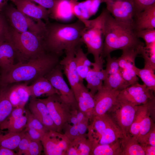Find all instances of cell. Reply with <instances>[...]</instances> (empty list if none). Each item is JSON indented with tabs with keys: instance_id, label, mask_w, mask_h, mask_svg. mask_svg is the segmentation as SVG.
Instances as JSON below:
<instances>
[{
	"instance_id": "45",
	"label": "cell",
	"mask_w": 155,
	"mask_h": 155,
	"mask_svg": "<svg viewBox=\"0 0 155 155\" xmlns=\"http://www.w3.org/2000/svg\"><path fill=\"white\" fill-rule=\"evenodd\" d=\"M136 8L137 13L155 3V0H133Z\"/></svg>"
},
{
	"instance_id": "13",
	"label": "cell",
	"mask_w": 155,
	"mask_h": 155,
	"mask_svg": "<svg viewBox=\"0 0 155 155\" xmlns=\"http://www.w3.org/2000/svg\"><path fill=\"white\" fill-rule=\"evenodd\" d=\"M120 91L102 85L94 96L95 102L94 116L107 113L118 103L117 97Z\"/></svg>"
},
{
	"instance_id": "21",
	"label": "cell",
	"mask_w": 155,
	"mask_h": 155,
	"mask_svg": "<svg viewBox=\"0 0 155 155\" xmlns=\"http://www.w3.org/2000/svg\"><path fill=\"white\" fill-rule=\"evenodd\" d=\"M6 86L8 98L13 108L24 107L30 97L28 85L22 84Z\"/></svg>"
},
{
	"instance_id": "27",
	"label": "cell",
	"mask_w": 155,
	"mask_h": 155,
	"mask_svg": "<svg viewBox=\"0 0 155 155\" xmlns=\"http://www.w3.org/2000/svg\"><path fill=\"white\" fill-rule=\"evenodd\" d=\"M155 99L154 98L145 104L138 106L129 130V134L137 139L140 125L143 119L150 112L155 110Z\"/></svg>"
},
{
	"instance_id": "41",
	"label": "cell",
	"mask_w": 155,
	"mask_h": 155,
	"mask_svg": "<svg viewBox=\"0 0 155 155\" xmlns=\"http://www.w3.org/2000/svg\"><path fill=\"white\" fill-rule=\"evenodd\" d=\"M9 25L4 16L0 13V43L8 41Z\"/></svg>"
},
{
	"instance_id": "47",
	"label": "cell",
	"mask_w": 155,
	"mask_h": 155,
	"mask_svg": "<svg viewBox=\"0 0 155 155\" xmlns=\"http://www.w3.org/2000/svg\"><path fill=\"white\" fill-rule=\"evenodd\" d=\"M147 144L155 147V126H154L145 138L141 145Z\"/></svg>"
},
{
	"instance_id": "36",
	"label": "cell",
	"mask_w": 155,
	"mask_h": 155,
	"mask_svg": "<svg viewBox=\"0 0 155 155\" xmlns=\"http://www.w3.org/2000/svg\"><path fill=\"white\" fill-rule=\"evenodd\" d=\"M140 54L144 60L145 65L155 69V42L143 47Z\"/></svg>"
},
{
	"instance_id": "9",
	"label": "cell",
	"mask_w": 155,
	"mask_h": 155,
	"mask_svg": "<svg viewBox=\"0 0 155 155\" xmlns=\"http://www.w3.org/2000/svg\"><path fill=\"white\" fill-rule=\"evenodd\" d=\"M138 106L118 101L107 113L121 129L123 135L129 134Z\"/></svg>"
},
{
	"instance_id": "29",
	"label": "cell",
	"mask_w": 155,
	"mask_h": 155,
	"mask_svg": "<svg viewBox=\"0 0 155 155\" xmlns=\"http://www.w3.org/2000/svg\"><path fill=\"white\" fill-rule=\"evenodd\" d=\"M75 60L80 79L81 81L83 82L93 63L88 59L81 46H78L75 51Z\"/></svg>"
},
{
	"instance_id": "34",
	"label": "cell",
	"mask_w": 155,
	"mask_h": 155,
	"mask_svg": "<svg viewBox=\"0 0 155 155\" xmlns=\"http://www.w3.org/2000/svg\"><path fill=\"white\" fill-rule=\"evenodd\" d=\"M13 108L7 97L6 86H0V123L9 116Z\"/></svg>"
},
{
	"instance_id": "42",
	"label": "cell",
	"mask_w": 155,
	"mask_h": 155,
	"mask_svg": "<svg viewBox=\"0 0 155 155\" xmlns=\"http://www.w3.org/2000/svg\"><path fill=\"white\" fill-rule=\"evenodd\" d=\"M38 3L50 12V16L55 11L57 7L61 0H31Z\"/></svg>"
},
{
	"instance_id": "26",
	"label": "cell",
	"mask_w": 155,
	"mask_h": 155,
	"mask_svg": "<svg viewBox=\"0 0 155 155\" xmlns=\"http://www.w3.org/2000/svg\"><path fill=\"white\" fill-rule=\"evenodd\" d=\"M17 57L16 50L9 41L0 43V71H5L14 64Z\"/></svg>"
},
{
	"instance_id": "3",
	"label": "cell",
	"mask_w": 155,
	"mask_h": 155,
	"mask_svg": "<svg viewBox=\"0 0 155 155\" xmlns=\"http://www.w3.org/2000/svg\"><path fill=\"white\" fill-rule=\"evenodd\" d=\"M104 31L103 46L101 56L102 59L110 55L114 51L127 49L141 51L145 46L144 43L137 36L132 25L116 20L107 10L104 19Z\"/></svg>"
},
{
	"instance_id": "38",
	"label": "cell",
	"mask_w": 155,
	"mask_h": 155,
	"mask_svg": "<svg viewBox=\"0 0 155 155\" xmlns=\"http://www.w3.org/2000/svg\"><path fill=\"white\" fill-rule=\"evenodd\" d=\"M25 111L24 107L13 108L9 116L0 123V130L6 129L7 127L16 119L24 115Z\"/></svg>"
},
{
	"instance_id": "17",
	"label": "cell",
	"mask_w": 155,
	"mask_h": 155,
	"mask_svg": "<svg viewBox=\"0 0 155 155\" xmlns=\"http://www.w3.org/2000/svg\"><path fill=\"white\" fill-rule=\"evenodd\" d=\"M22 13L31 18L38 20H44L49 22L50 12L40 5H36L31 0H9Z\"/></svg>"
},
{
	"instance_id": "16",
	"label": "cell",
	"mask_w": 155,
	"mask_h": 155,
	"mask_svg": "<svg viewBox=\"0 0 155 155\" xmlns=\"http://www.w3.org/2000/svg\"><path fill=\"white\" fill-rule=\"evenodd\" d=\"M65 53V56L60 60L59 64L75 97L83 82L80 80L77 71L75 60V51H68Z\"/></svg>"
},
{
	"instance_id": "40",
	"label": "cell",
	"mask_w": 155,
	"mask_h": 155,
	"mask_svg": "<svg viewBox=\"0 0 155 155\" xmlns=\"http://www.w3.org/2000/svg\"><path fill=\"white\" fill-rule=\"evenodd\" d=\"M138 38H142L145 41L146 45L148 46L155 42V29H146L135 31Z\"/></svg>"
},
{
	"instance_id": "7",
	"label": "cell",
	"mask_w": 155,
	"mask_h": 155,
	"mask_svg": "<svg viewBox=\"0 0 155 155\" xmlns=\"http://www.w3.org/2000/svg\"><path fill=\"white\" fill-rule=\"evenodd\" d=\"M39 99L46 105L57 131L61 132L69 120L72 110L71 108L57 94Z\"/></svg>"
},
{
	"instance_id": "49",
	"label": "cell",
	"mask_w": 155,
	"mask_h": 155,
	"mask_svg": "<svg viewBox=\"0 0 155 155\" xmlns=\"http://www.w3.org/2000/svg\"><path fill=\"white\" fill-rule=\"evenodd\" d=\"M18 155L13 150L8 148L0 147V155Z\"/></svg>"
},
{
	"instance_id": "43",
	"label": "cell",
	"mask_w": 155,
	"mask_h": 155,
	"mask_svg": "<svg viewBox=\"0 0 155 155\" xmlns=\"http://www.w3.org/2000/svg\"><path fill=\"white\" fill-rule=\"evenodd\" d=\"M43 150L40 141L31 140L25 155H40Z\"/></svg>"
},
{
	"instance_id": "20",
	"label": "cell",
	"mask_w": 155,
	"mask_h": 155,
	"mask_svg": "<svg viewBox=\"0 0 155 155\" xmlns=\"http://www.w3.org/2000/svg\"><path fill=\"white\" fill-rule=\"evenodd\" d=\"M28 107L31 113L48 130L57 131L46 105L39 99L31 98Z\"/></svg>"
},
{
	"instance_id": "12",
	"label": "cell",
	"mask_w": 155,
	"mask_h": 155,
	"mask_svg": "<svg viewBox=\"0 0 155 155\" xmlns=\"http://www.w3.org/2000/svg\"><path fill=\"white\" fill-rule=\"evenodd\" d=\"M46 155H66L70 141L64 134L49 130L41 140Z\"/></svg>"
},
{
	"instance_id": "33",
	"label": "cell",
	"mask_w": 155,
	"mask_h": 155,
	"mask_svg": "<svg viewBox=\"0 0 155 155\" xmlns=\"http://www.w3.org/2000/svg\"><path fill=\"white\" fill-rule=\"evenodd\" d=\"M135 70L137 76L141 79L144 84L148 88L154 92L155 69L148 65H144V68L142 69H139L135 67Z\"/></svg>"
},
{
	"instance_id": "23",
	"label": "cell",
	"mask_w": 155,
	"mask_h": 155,
	"mask_svg": "<svg viewBox=\"0 0 155 155\" xmlns=\"http://www.w3.org/2000/svg\"><path fill=\"white\" fill-rule=\"evenodd\" d=\"M79 110L85 113L90 121L94 115L95 102L94 96L82 83L79 91L75 96Z\"/></svg>"
},
{
	"instance_id": "46",
	"label": "cell",
	"mask_w": 155,
	"mask_h": 155,
	"mask_svg": "<svg viewBox=\"0 0 155 155\" xmlns=\"http://www.w3.org/2000/svg\"><path fill=\"white\" fill-rule=\"evenodd\" d=\"M25 131L33 141H40L45 133L32 128L25 129Z\"/></svg>"
},
{
	"instance_id": "31",
	"label": "cell",
	"mask_w": 155,
	"mask_h": 155,
	"mask_svg": "<svg viewBox=\"0 0 155 155\" xmlns=\"http://www.w3.org/2000/svg\"><path fill=\"white\" fill-rule=\"evenodd\" d=\"M123 133L113 119L101 136L98 144H108L121 138Z\"/></svg>"
},
{
	"instance_id": "22",
	"label": "cell",
	"mask_w": 155,
	"mask_h": 155,
	"mask_svg": "<svg viewBox=\"0 0 155 155\" xmlns=\"http://www.w3.org/2000/svg\"><path fill=\"white\" fill-rule=\"evenodd\" d=\"M132 25L135 30L154 29L155 28V3L137 13Z\"/></svg>"
},
{
	"instance_id": "1",
	"label": "cell",
	"mask_w": 155,
	"mask_h": 155,
	"mask_svg": "<svg viewBox=\"0 0 155 155\" xmlns=\"http://www.w3.org/2000/svg\"><path fill=\"white\" fill-rule=\"evenodd\" d=\"M59 57L45 52L26 62L19 61L8 69L0 71V86L21 82L33 81L44 76L58 64Z\"/></svg>"
},
{
	"instance_id": "11",
	"label": "cell",
	"mask_w": 155,
	"mask_h": 155,
	"mask_svg": "<svg viewBox=\"0 0 155 155\" xmlns=\"http://www.w3.org/2000/svg\"><path fill=\"white\" fill-rule=\"evenodd\" d=\"M154 91L138 82L120 91L117 97L120 102L137 106L144 104L155 98Z\"/></svg>"
},
{
	"instance_id": "19",
	"label": "cell",
	"mask_w": 155,
	"mask_h": 155,
	"mask_svg": "<svg viewBox=\"0 0 155 155\" xmlns=\"http://www.w3.org/2000/svg\"><path fill=\"white\" fill-rule=\"evenodd\" d=\"M112 120L107 113L93 116L89 125L87 135L94 146L98 144L101 136Z\"/></svg>"
},
{
	"instance_id": "10",
	"label": "cell",
	"mask_w": 155,
	"mask_h": 155,
	"mask_svg": "<svg viewBox=\"0 0 155 155\" xmlns=\"http://www.w3.org/2000/svg\"><path fill=\"white\" fill-rule=\"evenodd\" d=\"M105 3L106 9L116 20L132 25L137 13L133 0H102Z\"/></svg>"
},
{
	"instance_id": "48",
	"label": "cell",
	"mask_w": 155,
	"mask_h": 155,
	"mask_svg": "<svg viewBox=\"0 0 155 155\" xmlns=\"http://www.w3.org/2000/svg\"><path fill=\"white\" fill-rule=\"evenodd\" d=\"M145 152V155H155V147L144 144L141 145Z\"/></svg>"
},
{
	"instance_id": "24",
	"label": "cell",
	"mask_w": 155,
	"mask_h": 155,
	"mask_svg": "<svg viewBox=\"0 0 155 155\" xmlns=\"http://www.w3.org/2000/svg\"><path fill=\"white\" fill-rule=\"evenodd\" d=\"M28 87L32 98L47 97L55 94L59 95L57 90L44 76L36 79L31 84L28 85Z\"/></svg>"
},
{
	"instance_id": "35",
	"label": "cell",
	"mask_w": 155,
	"mask_h": 155,
	"mask_svg": "<svg viewBox=\"0 0 155 155\" xmlns=\"http://www.w3.org/2000/svg\"><path fill=\"white\" fill-rule=\"evenodd\" d=\"M154 112L155 110L150 112L143 119L140 125L137 140L141 145L142 144L147 135L155 126L152 117V115H154Z\"/></svg>"
},
{
	"instance_id": "32",
	"label": "cell",
	"mask_w": 155,
	"mask_h": 155,
	"mask_svg": "<svg viewBox=\"0 0 155 155\" xmlns=\"http://www.w3.org/2000/svg\"><path fill=\"white\" fill-rule=\"evenodd\" d=\"M121 139L108 144H97L92 155H121Z\"/></svg>"
},
{
	"instance_id": "28",
	"label": "cell",
	"mask_w": 155,
	"mask_h": 155,
	"mask_svg": "<svg viewBox=\"0 0 155 155\" xmlns=\"http://www.w3.org/2000/svg\"><path fill=\"white\" fill-rule=\"evenodd\" d=\"M121 155H145L142 145L137 138L129 134L121 139Z\"/></svg>"
},
{
	"instance_id": "14",
	"label": "cell",
	"mask_w": 155,
	"mask_h": 155,
	"mask_svg": "<svg viewBox=\"0 0 155 155\" xmlns=\"http://www.w3.org/2000/svg\"><path fill=\"white\" fill-rule=\"evenodd\" d=\"M141 51L136 49L123 50L122 55L117 59L122 77L130 86L138 82V78L135 70V62Z\"/></svg>"
},
{
	"instance_id": "50",
	"label": "cell",
	"mask_w": 155,
	"mask_h": 155,
	"mask_svg": "<svg viewBox=\"0 0 155 155\" xmlns=\"http://www.w3.org/2000/svg\"><path fill=\"white\" fill-rule=\"evenodd\" d=\"M8 0H0V13L3 7L7 4V1Z\"/></svg>"
},
{
	"instance_id": "4",
	"label": "cell",
	"mask_w": 155,
	"mask_h": 155,
	"mask_svg": "<svg viewBox=\"0 0 155 155\" xmlns=\"http://www.w3.org/2000/svg\"><path fill=\"white\" fill-rule=\"evenodd\" d=\"M43 36L29 32H18L9 26L8 41L14 47L19 61H28L46 52Z\"/></svg>"
},
{
	"instance_id": "30",
	"label": "cell",
	"mask_w": 155,
	"mask_h": 155,
	"mask_svg": "<svg viewBox=\"0 0 155 155\" xmlns=\"http://www.w3.org/2000/svg\"><path fill=\"white\" fill-rule=\"evenodd\" d=\"M24 130L20 132H9L3 133L0 130V147L8 148L12 150L17 149L18 144L24 135Z\"/></svg>"
},
{
	"instance_id": "18",
	"label": "cell",
	"mask_w": 155,
	"mask_h": 155,
	"mask_svg": "<svg viewBox=\"0 0 155 155\" xmlns=\"http://www.w3.org/2000/svg\"><path fill=\"white\" fill-rule=\"evenodd\" d=\"M104 61L103 59L98 62L93 63L85 78L87 82L86 87L93 96L102 87L105 78Z\"/></svg>"
},
{
	"instance_id": "44",
	"label": "cell",
	"mask_w": 155,
	"mask_h": 155,
	"mask_svg": "<svg viewBox=\"0 0 155 155\" xmlns=\"http://www.w3.org/2000/svg\"><path fill=\"white\" fill-rule=\"evenodd\" d=\"M32 140L28 133L26 132L20 141L18 146V155L24 154L28 150Z\"/></svg>"
},
{
	"instance_id": "5",
	"label": "cell",
	"mask_w": 155,
	"mask_h": 155,
	"mask_svg": "<svg viewBox=\"0 0 155 155\" xmlns=\"http://www.w3.org/2000/svg\"><path fill=\"white\" fill-rule=\"evenodd\" d=\"M107 11L104 9L100 14L96 18L88 20L81 34V40L87 48V55L92 54L94 62L103 59L101 57L104 40V23Z\"/></svg>"
},
{
	"instance_id": "6",
	"label": "cell",
	"mask_w": 155,
	"mask_h": 155,
	"mask_svg": "<svg viewBox=\"0 0 155 155\" xmlns=\"http://www.w3.org/2000/svg\"><path fill=\"white\" fill-rule=\"evenodd\" d=\"M1 12L5 17L9 26L17 31L29 32L43 35L46 24L42 20H38L36 22L12 5L8 4Z\"/></svg>"
},
{
	"instance_id": "25",
	"label": "cell",
	"mask_w": 155,
	"mask_h": 155,
	"mask_svg": "<svg viewBox=\"0 0 155 155\" xmlns=\"http://www.w3.org/2000/svg\"><path fill=\"white\" fill-rule=\"evenodd\" d=\"M93 143L85 136L77 137L70 141L66 155H92Z\"/></svg>"
},
{
	"instance_id": "2",
	"label": "cell",
	"mask_w": 155,
	"mask_h": 155,
	"mask_svg": "<svg viewBox=\"0 0 155 155\" xmlns=\"http://www.w3.org/2000/svg\"><path fill=\"white\" fill-rule=\"evenodd\" d=\"M43 39L44 49L59 57L65 52L75 51L83 43L81 34L85 26L78 20L70 24L45 23Z\"/></svg>"
},
{
	"instance_id": "15",
	"label": "cell",
	"mask_w": 155,
	"mask_h": 155,
	"mask_svg": "<svg viewBox=\"0 0 155 155\" xmlns=\"http://www.w3.org/2000/svg\"><path fill=\"white\" fill-rule=\"evenodd\" d=\"M105 77L103 86L112 89L121 90L130 86L123 79L117 59L110 55L106 57Z\"/></svg>"
},
{
	"instance_id": "39",
	"label": "cell",
	"mask_w": 155,
	"mask_h": 155,
	"mask_svg": "<svg viewBox=\"0 0 155 155\" xmlns=\"http://www.w3.org/2000/svg\"><path fill=\"white\" fill-rule=\"evenodd\" d=\"M27 121L26 115H23L16 119L6 128L9 132H20L25 128Z\"/></svg>"
},
{
	"instance_id": "37",
	"label": "cell",
	"mask_w": 155,
	"mask_h": 155,
	"mask_svg": "<svg viewBox=\"0 0 155 155\" xmlns=\"http://www.w3.org/2000/svg\"><path fill=\"white\" fill-rule=\"evenodd\" d=\"M25 114L27 118L25 129L32 128L44 133L49 130L31 113L30 111L26 110Z\"/></svg>"
},
{
	"instance_id": "8",
	"label": "cell",
	"mask_w": 155,
	"mask_h": 155,
	"mask_svg": "<svg viewBox=\"0 0 155 155\" xmlns=\"http://www.w3.org/2000/svg\"><path fill=\"white\" fill-rule=\"evenodd\" d=\"M63 71L59 63L44 77L59 93L61 99L72 110H78V103L73 92L65 82Z\"/></svg>"
}]
</instances>
